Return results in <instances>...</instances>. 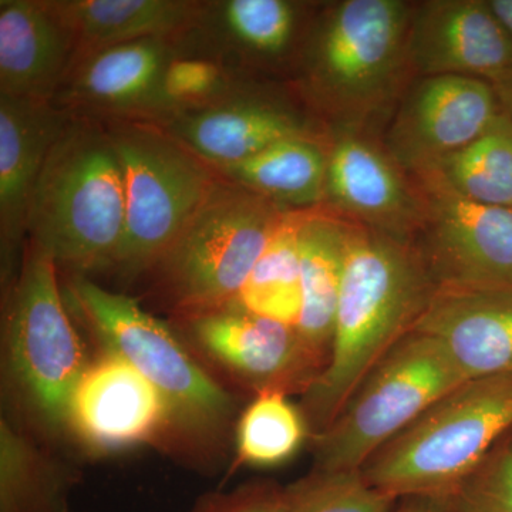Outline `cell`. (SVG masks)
Here are the masks:
<instances>
[{
	"label": "cell",
	"instance_id": "3",
	"mask_svg": "<svg viewBox=\"0 0 512 512\" xmlns=\"http://www.w3.org/2000/svg\"><path fill=\"white\" fill-rule=\"evenodd\" d=\"M124 220L123 168L113 137L67 127L30 197V245L74 271L116 266Z\"/></svg>",
	"mask_w": 512,
	"mask_h": 512
},
{
	"label": "cell",
	"instance_id": "26",
	"mask_svg": "<svg viewBox=\"0 0 512 512\" xmlns=\"http://www.w3.org/2000/svg\"><path fill=\"white\" fill-rule=\"evenodd\" d=\"M288 397L278 392L255 394L238 421L239 464L256 468L281 466L311 439L305 414Z\"/></svg>",
	"mask_w": 512,
	"mask_h": 512
},
{
	"label": "cell",
	"instance_id": "13",
	"mask_svg": "<svg viewBox=\"0 0 512 512\" xmlns=\"http://www.w3.org/2000/svg\"><path fill=\"white\" fill-rule=\"evenodd\" d=\"M174 429L163 394L123 357L104 349L72 394L66 430L87 450L113 454L158 440Z\"/></svg>",
	"mask_w": 512,
	"mask_h": 512
},
{
	"label": "cell",
	"instance_id": "8",
	"mask_svg": "<svg viewBox=\"0 0 512 512\" xmlns=\"http://www.w3.org/2000/svg\"><path fill=\"white\" fill-rule=\"evenodd\" d=\"M6 363L23 399L49 429H66L74 389L87 362L64 308L57 265L30 245L6 316Z\"/></svg>",
	"mask_w": 512,
	"mask_h": 512
},
{
	"label": "cell",
	"instance_id": "11",
	"mask_svg": "<svg viewBox=\"0 0 512 512\" xmlns=\"http://www.w3.org/2000/svg\"><path fill=\"white\" fill-rule=\"evenodd\" d=\"M501 114L493 86L464 76L420 77L400 100L383 146L407 174L439 167Z\"/></svg>",
	"mask_w": 512,
	"mask_h": 512
},
{
	"label": "cell",
	"instance_id": "24",
	"mask_svg": "<svg viewBox=\"0 0 512 512\" xmlns=\"http://www.w3.org/2000/svg\"><path fill=\"white\" fill-rule=\"evenodd\" d=\"M470 200L512 210V120L501 111L487 130L434 168Z\"/></svg>",
	"mask_w": 512,
	"mask_h": 512
},
{
	"label": "cell",
	"instance_id": "19",
	"mask_svg": "<svg viewBox=\"0 0 512 512\" xmlns=\"http://www.w3.org/2000/svg\"><path fill=\"white\" fill-rule=\"evenodd\" d=\"M348 232L346 218L316 207L306 214L299 241L302 312L296 330L326 365L345 271Z\"/></svg>",
	"mask_w": 512,
	"mask_h": 512
},
{
	"label": "cell",
	"instance_id": "18",
	"mask_svg": "<svg viewBox=\"0 0 512 512\" xmlns=\"http://www.w3.org/2000/svg\"><path fill=\"white\" fill-rule=\"evenodd\" d=\"M73 37L47 2H0V96L46 99Z\"/></svg>",
	"mask_w": 512,
	"mask_h": 512
},
{
	"label": "cell",
	"instance_id": "22",
	"mask_svg": "<svg viewBox=\"0 0 512 512\" xmlns=\"http://www.w3.org/2000/svg\"><path fill=\"white\" fill-rule=\"evenodd\" d=\"M225 173L284 210H312L326 200L328 148L309 134L293 136L225 168Z\"/></svg>",
	"mask_w": 512,
	"mask_h": 512
},
{
	"label": "cell",
	"instance_id": "16",
	"mask_svg": "<svg viewBox=\"0 0 512 512\" xmlns=\"http://www.w3.org/2000/svg\"><path fill=\"white\" fill-rule=\"evenodd\" d=\"M413 330L439 340L467 380L512 373V285H436Z\"/></svg>",
	"mask_w": 512,
	"mask_h": 512
},
{
	"label": "cell",
	"instance_id": "20",
	"mask_svg": "<svg viewBox=\"0 0 512 512\" xmlns=\"http://www.w3.org/2000/svg\"><path fill=\"white\" fill-rule=\"evenodd\" d=\"M47 5L73 40L96 52L138 40H160L194 18L191 3L175 0H70Z\"/></svg>",
	"mask_w": 512,
	"mask_h": 512
},
{
	"label": "cell",
	"instance_id": "31",
	"mask_svg": "<svg viewBox=\"0 0 512 512\" xmlns=\"http://www.w3.org/2000/svg\"><path fill=\"white\" fill-rule=\"evenodd\" d=\"M190 512H296L292 484L254 483L231 493L205 495Z\"/></svg>",
	"mask_w": 512,
	"mask_h": 512
},
{
	"label": "cell",
	"instance_id": "29",
	"mask_svg": "<svg viewBox=\"0 0 512 512\" xmlns=\"http://www.w3.org/2000/svg\"><path fill=\"white\" fill-rule=\"evenodd\" d=\"M224 12L235 39L265 56L284 53L298 26V9L285 0H231Z\"/></svg>",
	"mask_w": 512,
	"mask_h": 512
},
{
	"label": "cell",
	"instance_id": "5",
	"mask_svg": "<svg viewBox=\"0 0 512 512\" xmlns=\"http://www.w3.org/2000/svg\"><path fill=\"white\" fill-rule=\"evenodd\" d=\"M467 377L439 340L410 332L357 386L328 429L312 437L315 470L355 473Z\"/></svg>",
	"mask_w": 512,
	"mask_h": 512
},
{
	"label": "cell",
	"instance_id": "28",
	"mask_svg": "<svg viewBox=\"0 0 512 512\" xmlns=\"http://www.w3.org/2000/svg\"><path fill=\"white\" fill-rule=\"evenodd\" d=\"M296 512H396L399 500L355 473H319L292 484Z\"/></svg>",
	"mask_w": 512,
	"mask_h": 512
},
{
	"label": "cell",
	"instance_id": "1",
	"mask_svg": "<svg viewBox=\"0 0 512 512\" xmlns=\"http://www.w3.org/2000/svg\"><path fill=\"white\" fill-rule=\"evenodd\" d=\"M434 288L416 244L349 221L328 365L302 396L311 439L328 429L373 367L413 332Z\"/></svg>",
	"mask_w": 512,
	"mask_h": 512
},
{
	"label": "cell",
	"instance_id": "4",
	"mask_svg": "<svg viewBox=\"0 0 512 512\" xmlns=\"http://www.w3.org/2000/svg\"><path fill=\"white\" fill-rule=\"evenodd\" d=\"M512 431V373L467 380L437 400L360 468L400 500L456 490Z\"/></svg>",
	"mask_w": 512,
	"mask_h": 512
},
{
	"label": "cell",
	"instance_id": "25",
	"mask_svg": "<svg viewBox=\"0 0 512 512\" xmlns=\"http://www.w3.org/2000/svg\"><path fill=\"white\" fill-rule=\"evenodd\" d=\"M0 512H72L66 477L5 420L0 430Z\"/></svg>",
	"mask_w": 512,
	"mask_h": 512
},
{
	"label": "cell",
	"instance_id": "12",
	"mask_svg": "<svg viewBox=\"0 0 512 512\" xmlns=\"http://www.w3.org/2000/svg\"><path fill=\"white\" fill-rule=\"evenodd\" d=\"M190 326L202 352L255 394L303 396L326 367V360L306 345L298 330L237 303L191 316Z\"/></svg>",
	"mask_w": 512,
	"mask_h": 512
},
{
	"label": "cell",
	"instance_id": "9",
	"mask_svg": "<svg viewBox=\"0 0 512 512\" xmlns=\"http://www.w3.org/2000/svg\"><path fill=\"white\" fill-rule=\"evenodd\" d=\"M111 137L126 195L116 266L133 275L163 259L217 181L197 157L157 131L131 128Z\"/></svg>",
	"mask_w": 512,
	"mask_h": 512
},
{
	"label": "cell",
	"instance_id": "23",
	"mask_svg": "<svg viewBox=\"0 0 512 512\" xmlns=\"http://www.w3.org/2000/svg\"><path fill=\"white\" fill-rule=\"evenodd\" d=\"M308 211L285 212L235 302L245 311L295 329L302 312L299 241Z\"/></svg>",
	"mask_w": 512,
	"mask_h": 512
},
{
	"label": "cell",
	"instance_id": "33",
	"mask_svg": "<svg viewBox=\"0 0 512 512\" xmlns=\"http://www.w3.org/2000/svg\"><path fill=\"white\" fill-rule=\"evenodd\" d=\"M396 512H454L450 497L444 494L410 495L400 498Z\"/></svg>",
	"mask_w": 512,
	"mask_h": 512
},
{
	"label": "cell",
	"instance_id": "17",
	"mask_svg": "<svg viewBox=\"0 0 512 512\" xmlns=\"http://www.w3.org/2000/svg\"><path fill=\"white\" fill-rule=\"evenodd\" d=\"M67 130L46 99L0 96V237L3 278L26 234L30 197L50 150Z\"/></svg>",
	"mask_w": 512,
	"mask_h": 512
},
{
	"label": "cell",
	"instance_id": "7",
	"mask_svg": "<svg viewBox=\"0 0 512 512\" xmlns=\"http://www.w3.org/2000/svg\"><path fill=\"white\" fill-rule=\"evenodd\" d=\"M69 295L103 348L123 357L163 394L174 429L204 433L227 421L231 397L163 322L134 299L84 278L74 279Z\"/></svg>",
	"mask_w": 512,
	"mask_h": 512
},
{
	"label": "cell",
	"instance_id": "6",
	"mask_svg": "<svg viewBox=\"0 0 512 512\" xmlns=\"http://www.w3.org/2000/svg\"><path fill=\"white\" fill-rule=\"evenodd\" d=\"M286 211L244 185L217 183L157 264L175 305L191 318L237 302Z\"/></svg>",
	"mask_w": 512,
	"mask_h": 512
},
{
	"label": "cell",
	"instance_id": "10",
	"mask_svg": "<svg viewBox=\"0 0 512 512\" xmlns=\"http://www.w3.org/2000/svg\"><path fill=\"white\" fill-rule=\"evenodd\" d=\"M409 175L421 204L414 244L434 284L512 285V210L470 200L439 171Z\"/></svg>",
	"mask_w": 512,
	"mask_h": 512
},
{
	"label": "cell",
	"instance_id": "21",
	"mask_svg": "<svg viewBox=\"0 0 512 512\" xmlns=\"http://www.w3.org/2000/svg\"><path fill=\"white\" fill-rule=\"evenodd\" d=\"M181 134L198 157L225 170L308 131L288 111L271 104L241 103L202 111L187 120Z\"/></svg>",
	"mask_w": 512,
	"mask_h": 512
},
{
	"label": "cell",
	"instance_id": "34",
	"mask_svg": "<svg viewBox=\"0 0 512 512\" xmlns=\"http://www.w3.org/2000/svg\"><path fill=\"white\" fill-rule=\"evenodd\" d=\"M497 94L501 111L512 120V69L490 83Z\"/></svg>",
	"mask_w": 512,
	"mask_h": 512
},
{
	"label": "cell",
	"instance_id": "15",
	"mask_svg": "<svg viewBox=\"0 0 512 512\" xmlns=\"http://www.w3.org/2000/svg\"><path fill=\"white\" fill-rule=\"evenodd\" d=\"M407 55L414 79L464 76L491 83L512 69V39L488 0H426L414 5Z\"/></svg>",
	"mask_w": 512,
	"mask_h": 512
},
{
	"label": "cell",
	"instance_id": "35",
	"mask_svg": "<svg viewBox=\"0 0 512 512\" xmlns=\"http://www.w3.org/2000/svg\"><path fill=\"white\" fill-rule=\"evenodd\" d=\"M488 3L512 39V0H488Z\"/></svg>",
	"mask_w": 512,
	"mask_h": 512
},
{
	"label": "cell",
	"instance_id": "32",
	"mask_svg": "<svg viewBox=\"0 0 512 512\" xmlns=\"http://www.w3.org/2000/svg\"><path fill=\"white\" fill-rule=\"evenodd\" d=\"M220 70L214 63L200 59H180L167 63L161 77L164 97L188 101L207 96L220 82Z\"/></svg>",
	"mask_w": 512,
	"mask_h": 512
},
{
	"label": "cell",
	"instance_id": "2",
	"mask_svg": "<svg viewBox=\"0 0 512 512\" xmlns=\"http://www.w3.org/2000/svg\"><path fill=\"white\" fill-rule=\"evenodd\" d=\"M414 5L340 0L323 13L306 80L335 134L375 136L416 80L407 55Z\"/></svg>",
	"mask_w": 512,
	"mask_h": 512
},
{
	"label": "cell",
	"instance_id": "27",
	"mask_svg": "<svg viewBox=\"0 0 512 512\" xmlns=\"http://www.w3.org/2000/svg\"><path fill=\"white\" fill-rule=\"evenodd\" d=\"M165 66V49L158 39L107 47L84 67L79 89L100 103H133L160 87Z\"/></svg>",
	"mask_w": 512,
	"mask_h": 512
},
{
	"label": "cell",
	"instance_id": "14",
	"mask_svg": "<svg viewBox=\"0 0 512 512\" xmlns=\"http://www.w3.org/2000/svg\"><path fill=\"white\" fill-rule=\"evenodd\" d=\"M325 202L346 220L397 241L416 242L421 224L416 187L375 136L333 134Z\"/></svg>",
	"mask_w": 512,
	"mask_h": 512
},
{
	"label": "cell",
	"instance_id": "30",
	"mask_svg": "<svg viewBox=\"0 0 512 512\" xmlns=\"http://www.w3.org/2000/svg\"><path fill=\"white\" fill-rule=\"evenodd\" d=\"M448 497L454 512H512V431Z\"/></svg>",
	"mask_w": 512,
	"mask_h": 512
}]
</instances>
